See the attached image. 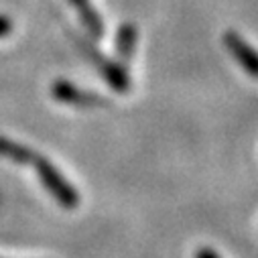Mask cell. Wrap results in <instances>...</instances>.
<instances>
[{"label":"cell","mask_w":258,"mask_h":258,"mask_svg":"<svg viewBox=\"0 0 258 258\" xmlns=\"http://www.w3.org/2000/svg\"><path fill=\"white\" fill-rule=\"evenodd\" d=\"M31 167L35 169L41 185L51 193L53 200L63 208V210H76L80 206V193L78 189L63 177V173H59V169L45 157L35 155Z\"/></svg>","instance_id":"obj_1"},{"label":"cell","mask_w":258,"mask_h":258,"mask_svg":"<svg viewBox=\"0 0 258 258\" xmlns=\"http://www.w3.org/2000/svg\"><path fill=\"white\" fill-rule=\"evenodd\" d=\"M224 45L230 51V55L236 59L238 66L250 76L256 78L258 76V59H256V51L236 33V31H226L224 33Z\"/></svg>","instance_id":"obj_2"},{"label":"cell","mask_w":258,"mask_h":258,"mask_svg":"<svg viewBox=\"0 0 258 258\" xmlns=\"http://www.w3.org/2000/svg\"><path fill=\"white\" fill-rule=\"evenodd\" d=\"M51 96L55 100H59L61 104H74V106H96V104L106 102L104 98L94 96L86 90H80V88H76L74 84H70L66 80H57L51 86Z\"/></svg>","instance_id":"obj_3"},{"label":"cell","mask_w":258,"mask_h":258,"mask_svg":"<svg viewBox=\"0 0 258 258\" xmlns=\"http://www.w3.org/2000/svg\"><path fill=\"white\" fill-rule=\"evenodd\" d=\"M94 61L98 63V68L104 76V80L110 84V88L118 94H126L128 90H131V78H128V74L118 66L116 61L112 59H104L100 55H94Z\"/></svg>","instance_id":"obj_4"},{"label":"cell","mask_w":258,"mask_h":258,"mask_svg":"<svg viewBox=\"0 0 258 258\" xmlns=\"http://www.w3.org/2000/svg\"><path fill=\"white\" fill-rule=\"evenodd\" d=\"M72 7L78 11L84 27L88 29V33L94 37V39H102L104 35V23H102V17L98 15V11H94L90 0H70Z\"/></svg>","instance_id":"obj_5"},{"label":"cell","mask_w":258,"mask_h":258,"mask_svg":"<svg viewBox=\"0 0 258 258\" xmlns=\"http://www.w3.org/2000/svg\"><path fill=\"white\" fill-rule=\"evenodd\" d=\"M35 149L27 147V145H21L17 141H11L7 137H0V157L11 161V163H17V165H31L33 159H35Z\"/></svg>","instance_id":"obj_6"},{"label":"cell","mask_w":258,"mask_h":258,"mask_svg":"<svg viewBox=\"0 0 258 258\" xmlns=\"http://www.w3.org/2000/svg\"><path fill=\"white\" fill-rule=\"evenodd\" d=\"M139 41V31L133 23H124L116 33V53L122 61H131Z\"/></svg>","instance_id":"obj_7"},{"label":"cell","mask_w":258,"mask_h":258,"mask_svg":"<svg viewBox=\"0 0 258 258\" xmlns=\"http://www.w3.org/2000/svg\"><path fill=\"white\" fill-rule=\"evenodd\" d=\"M13 31V21L7 15H0V37H7Z\"/></svg>","instance_id":"obj_8"},{"label":"cell","mask_w":258,"mask_h":258,"mask_svg":"<svg viewBox=\"0 0 258 258\" xmlns=\"http://www.w3.org/2000/svg\"><path fill=\"white\" fill-rule=\"evenodd\" d=\"M196 258H220V256L212 248H200L198 254H196Z\"/></svg>","instance_id":"obj_9"}]
</instances>
